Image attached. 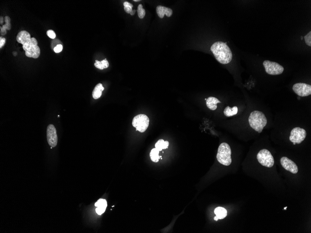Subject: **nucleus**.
<instances>
[{
  "label": "nucleus",
  "instance_id": "1",
  "mask_svg": "<svg viewBox=\"0 0 311 233\" xmlns=\"http://www.w3.org/2000/svg\"><path fill=\"white\" fill-rule=\"evenodd\" d=\"M18 43L22 45L27 57L33 58H38L40 55V49L38 46L37 40L35 38L31 37L28 32L22 31L20 32L16 37Z\"/></svg>",
  "mask_w": 311,
  "mask_h": 233
},
{
  "label": "nucleus",
  "instance_id": "2",
  "mask_svg": "<svg viewBox=\"0 0 311 233\" xmlns=\"http://www.w3.org/2000/svg\"><path fill=\"white\" fill-rule=\"evenodd\" d=\"M211 50L217 61L223 64H226L231 62L232 53L226 44L222 41H217L212 45Z\"/></svg>",
  "mask_w": 311,
  "mask_h": 233
},
{
  "label": "nucleus",
  "instance_id": "3",
  "mask_svg": "<svg viewBox=\"0 0 311 233\" xmlns=\"http://www.w3.org/2000/svg\"><path fill=\"white\" fill-rule=\"evenodd\" d=\"M231 149L227 143L223 142L218 148L217 159L218 162L223 165L229 166L231 164Z\"/></svg>",
  "mask_w": 311,
  "mask_h": 233
},
{
  "label": "nucleus",
  "instance_id": "4",
  "mask_svg": "<svg viewBox=\"0 0 311 233\" xmlns=\"http://www.w3.org/2000/svg\"><path fill=\"white\" fill-rule=\"evenodd\" d=\"M258 162L263 166L272 168L274 164V157L267 149H262L257 156Z\"/></svg>",
  "mask_w": 311,
  "mask_h": 233
},
{
  "label": "nucleus",
  "instance_id": "5",
  "mask_svg": "<svg viewBox=\"0 0 311 233\" xmlns=\"http://www.w3.org/2000/svg\"><path fill=\"white\" fill-rule=\"evenodd\" d=\"M149 118L144 114H139L136 115L132 121V125L136 130L140 132L143 133L146 131L149 125Z\"/></svg>",
  "mask_w": 311,
  "mask_h": 233
},
{
  "label": "nucleus",
  "instance_id": "6",
  "mask_svg": "<svg viewBox=\"0 0 311 233\" xmlns=\"http://www.w3.org/2000/svg\"><path fill=\"white\" fill-rule=\"evenodd\" d=\"M263 65L267 74L271 75H279L283 73L284 67L275 62L268 60L264 61Z\"/></svg>",
  "mask_w": 311,
  "mask_h": 233
},
{
  "label": "nucleus",
  "instance_id": "7",
  "mask_svg": "<svg viewBox=\"0 0 311 233\" xmlns=\"http://www.w3.org/2000/svg\"><path fill=\"white\" fill-rule=\"evenodd\" d=\"M306 136V132L305 129L296 127L293 128L291 131L289 139L293 143L300 144L305 140Z\"/></svg>",
  "mask_w": 311,
  "mask_h": 233
},
{
  "label": "nucleus",
  "instance_id": "8",
  "mask_svg": "<svg viewBox=\"0 0 311 233\" xmlns=\"http://www.w3.org/2000/svg\"><path fill=\"white\" fill-rule=\"evenodd\" d=\"M294 92L301 97H305L311 95V85L304 83H297L293 87Z\"/></svg>",
  "mask_w": 311,
  "mask_h": 233
},
{
  "label": "nucleus",
  "instance_id": "9",
  "mask_svg": "<svg viewBox=\"0 0 311 233\" xmlns=\"http://www.w3.org/2000/svg\"><path fill=\"white\" fill-rule=\"evenodd\" d=\"M47 141L49 145L51 147H55L57 145L58 138L57 130L53 124H50L47 128Z\"/></svg>",
  "mask_w": 311,
  "mask_h": 233
},
{
  "label": "nucleus",
  "instance_id": "10",
  "mask_svg": "<svg viewBox=\"0 0 311 233\" xmlns=\"http://www.w3.org/2000/svg\"><path fill=\"white\" fill-rule=\"evenodd\" d=\"M281 164L283 168L290 172L293 174H297L298 172V168L297 165L291 160L287 157H282L280 160Z\"/></svg>",
  "mask_w": 311,
  "mask_h": 233
},
{
  "label": "nucleus",
  "instance_id": "11",
  "mask_svg": "<svg viewBox=\"0 0 311 233\" xmlns=\"http://www.w3.org/2000/svg\"><path fill=\"white\" fill-rule=\"evenodd\" d=\"M156 11L157 15L160 18H163L165 15L167 17H170L173 14L172 9L160 5L157 7Z\"/></svg>",
  "mask_w": 311,
  "mask_h": 233
},
{
  "label": "nucleus",
  "instance_id": "12",
  "mask_svg": "<svg viewBox=\"0 0 311 233\" xmlns=\"http://www.w3.org/2000/svg\"><path fill=\"white\" fill-rule=\"evenodd\" d=\"M96 207H97L96 209V212L98 215H101L103 214L105 211L107 206V202L106 200L103 199H100L98 200L97 202L96 203Z\"/></svg>",
  "mask_w": 311,
  "mask_h": 233
},
{
  "label": "nucleus",
  "instance_id": "13",
  "mask_svg": "<svg viewBox=\"0 0 311 233\" xmlns=\"http://www.w3.org/2000/svg\"><path fill=\"white\" fill-rule=\"evenodd\" d=\"M221 102L215 97H209L207 99L206 104L207 107H208L209 109L212 110H215L217 108V103Z\"/></svg>",
  "mask_w": 311,
  "mask_h": 233
},
{
  "label": "nucleus",
  "instance_id": "14",
  "mask_svg": "<svg viewBox=\"0 0 311 233\" xmlns=\"http://www.w3.org/2000/svg\"><path fill=\"white\" fill-rule=\"evenodd\" d=\"M105 89V88L102 86L101 83H99L96 85L94 89L92 92V97L94 99L99 98L102 95V91Z\"/></svg>",
  "mask_w": 311,
  "mask_h": 233
},
{
  "label": "nucleus",
  "instance_id": "15",
  "mask_svg": "<svg viewBox=\"0 0 311 233\" xmlns=\"http://www.w3.org/2000/svg\"><path fill=\"white\" fill-rule=\"evenodd\" d=\"M214 213L219 219H224L227 215V210L223 207H217L214 210Z\"/></svg>",
  "mask_w": 311,
  "mask_h": 233
},
{
  "label": "nucleus",
  "instance_id": "16",
  "mask_svg": "<svg viewBox=\"0 0 311 233\" xmlns=\"http://www.w3.org/2000/svg\"><path fill=\"white\" fill-rule=\"evenodd\" d=\"M169 145V142L168 141H164L163 139H160L156 142L155 144V148L159 151H162L163 149H167Z\"/></svg>",
  "mask_w": 311,
  "mask_h": 233
},
{
  "label": "nucleus",
  "instance_id": "17",
  "mask_svg": "<svg viewBox=\"0 0 311 233\" xmlns=\"http://www.w3.org/2000/svg\"><path fill=\"white\" fill-rule=\"evenodd\" d=\"M238 112V108L237 107L234 106L233 108H231L229 106H227L224 110V114L227 117H230V116L236 115L237 114Z\"/></svg>",
  "mask_w": 311,
  "mask_h": 233
},
{
  "label": "nucleus",
  "instance_id": "18",
  "mask_svg": "<svg viewBox=\"0 0 311 233\" xmlns=\"http://www.w3.org/2000/svg\"><path fill=\"white\" fill-rule=\"evenodd\" d=\"M159 151L156 148H153L151 150L150 154V156L152 162L157 163L159 161V159L161 157V156H159Z\"/></svg>",
  "mask_w": 311,
  "mask_h": 233
},
{
  "label": "nucleus",
  "instance_id": "19",
  "mask_svg": "<svg viewBox=\"0 0 311 233\" xmlns=\"http://www.w3.org/2000/svg\"><path fill=\"white\" fill-rule=\"evenodd\" d=\"M94 65L97 69L102 70L103 69H106V68H108L109 66V63L106 59H105V60H103L101 62L96 60L95 63Z\"/></svg>",
  "mask_w": 311,
  "mask_h": 233
},
{
  "label": "nucleus",
  "instance_id": "20",
  "mask_svg": "<svg viewBox=\"0 0 311 233\" xmlns=\"http://www.w3.org/2000/svg\"><path fill=\"white\" fill-rule=\"evenodd\" d=\"M138 15L140 19H143L145 15V9L143 8V5L139 4L138 7Z\"/></svg>",
  "mask_w": 311,
  "mask_h": 233
},
{
  "label": "nucleus",
  "instance_id": "21",
  "mask_svg": "<svg viewBox=\"0 0 311 233\" xmlns=\"http://www.w3.org/2000/svg\"><path fill=\"white\" fill-rule=\"evenodd\" d=\"M6 24L3 25L2 27V28L5 30H10L11 29V24H10V19L8 16H6L4 18Z\"/></svg>",
  "mask_w": 311,
  "mask_h": 233
},
{
  "label": "nucleus",
  "instance_id": "22",
  "mask_svg": "<svg viewBox=\"0 0 311 233\" xmlns=\"http://www.w3.org/2000/svg\"><path fill=\"white\" fill-rule=\"evenodd\" d=\"M305 42L308 46H311V32H309V33L307 34L306 36L304 37Z\"/></svg>",
  "mask_w": 311,
  "mask_h": 233
},
{
  "label": "nucleus",
  "instance_id": "23",
  "mask_svg": "<svg viewBox=\"0 0 311 233\" xmlns=\"http://www.w3.org/2000/svg\"><path fill=\"white\" fill-rule=\"evenodd\" d=\"M47 34L48 37L51 39H55L56 37V34L55 32L52 30H49L47 31Z\"/></svg>",
  "mask_w": 311,
  "mask_h": 233
},
{
  "label": "nucleus",
  "instance_id": "24",
  "mask_svg": "<svg viewBox=\"0 0 311 233\" xmlns=\"http://www.w3.org/2000/svg\"><path fill=\"white\" fill-rule=\"evenodd\" d=\"M54 51L57 53H59L62 51L63 49V46L62 44L57 45V46L54 47Z\"/></svg>",
  "mask_w": 311,
  "mask_h": 233
},
{
  "label": "nucleus",
  "instance_id": "25",
  "mask_svg": "<svg viewBox=\"0 0 311 233\" xmlns=\"http://www.w3.org/2000/svg\"><path fill=\"white\" fill-rule=\"evenodd\" d=\"M5 43H6V39H5V38L1 37H0V48L1 49L2 47L4 46Z\"/></svg>",
  "mask_w": 311,
  "mask_h": 233
},
{
  "label": "nucleus",
  "instance_id": "26",
  "mask_svg": "<svg viewBox=\"0 0 311 233\" xmlns=\"http://www.w3.org/2000/svg\"><path fill=\"white\" fill-rule=\"evenodd\" d=\"M124 9H125V11L128 14H131L132 11L133 10L132 8L130 7H124Z\"/></svg>",
  "mask_w": 311,
  "mask_h": 233
},
{
  "label": "nucleus",
  "instance_id": "27",
  "mask_svg": "<svg viewBox=\"0 0 311 233\" xmlns=\"http://www.w3.org/2000/svg\"><path fill=\"white\" fill-rule=\"evenodd\" d=\"M0 29H1V32H0V33H1V35H5V34H6V30H5V29H3V28H2V27H0Z\"/></svg>",
  "mask_w": 311,
  "mask_h": 233
},
{
  "label": "nucleus",
  "instance_id": "28",
  "mask_svg": "<svg viewBox=\"0 0 311 233\" xmlns=\"http://www.w3.org/2000/svg\"><path fill=\"white\" fill-rule=\"evenodd\" d=\"M124 6L125 7H130L133 8V6L132 4L130 3V2H125L124 3Z\"/></svg>",
  "mask_w": 311,
  "mask_h": 233
},
{
  "label": "nucleus",
  "instance_id": "29",
  "mask_svg": "<svg viewBox=\"0 0 311 233\" xmlns=\"http://www.w3.org/2000/svg\"><path fill=\"white\" fill-rule=\"evenodd\" d=\"M1 18L0 23H1V24H3V22H4V18H3V17H2V16H1V18Z\"/></svg>",
  "mask_w": 311,
  "mask_h": 233
},
{
  "label": "nucleus",
  "instance_id": "30",
  "mask_svg": "<svg viewBox=\"0 0 311 233\" xmlns=\"http://www.w3.org/2000/svg\"><path fill=\"white\" fill-rule=\"evenodd\" d=\"M136 10H135V9H134V10H132V11L131 12V14H131V15H134L135 14V12H136Z\"/></svg>",
  "mask_w": 311,
  "mask_h": 233
},
{
  "label": "nucleus",
  "instance_id": "31",
  "mask_svg": "<svg viewBox=\"0 0 311 233\" xmlns=\"http://www.w3.org/2000/svg\"><path fill=\"white\" fill-rule=\"evenodd\" d=\"M251 122H252V119H251V118H249V124L251 123Z\"/></svg>",
  "mask_w": 311,
  "mask_h": 233
},
{
  "label": "nucleus",
  "instance_id": "32",
  "mask_svg": "<svg viewBox=\"0 0 311 233\" xmlns=\"http://www.w3.org/2000/svg\"><path fill=\"white\" fill-rule=\"evenodd\" d=\"M214 220H215V221H217L218 220H219V219H218V218H217V216H215V217H214Z\"/></svg>",
  "mask_w": 311,
  "mask_h": 233
},
{
  "label": "nucleus",
  "instance_id": "33",
  "mask_svg": "<svg viewBox=\"0 0 311 233\" xmlns=\"http://www.w3.org/2000/svg\"><path fill=\"white\" fill-rule=\"evenodd\" d=\"M139 1H140V0H134V2H137Z\"/></svg>",
  "mask_w": 311,
  "mask_h": 233
},
{
  "label": "nucleus",
  "instance_id": "34",
  "mask_svg": "<svg viewBox=\"0 0 311 233\" xmlns=\"http://www.w3.org/2000/svg\"><path fill=\"white\" fill-rule=\"evenodd\" d=\"M287 207H285V208L284 209V210H286V209H287Z\"/></svg>",
  "mask_w": 311,
  "mask_h": 233
},
{
  "label": "nucleus",
  "instance_id": "35",
  "mask_svg": "<svg viewBox=\"0 0 311 233\" xmlns=\"http://www.w3.org/2000/svg\"><path fill=\"white\" fill-rule=\"evenodd\" d=\"M293 143V145H295L296 144V143Z\"/></svg>",
  "mask_w": 311,
  "mask_h": 233
}]
</instances>
